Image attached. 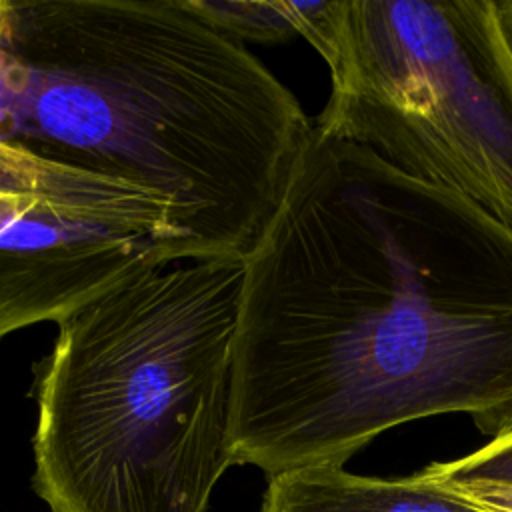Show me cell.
<instances>
[{"instance_id":"cell-1","label":"cell","mask_w":512,"mask_h":512,"mask_svg":"<svg viewBox=\"0 0 512 512\" xmlns=\"http://www.w3.org/2000/svg\"><path fill=\"white\" fill-rule=\"evenodd\" d=\"M442 414L512 432V228L312 120L244 256L232 460L344 466Z\"/></svg>"},{"instance_id":"cell-2","label":"cell","mask_w":512,"mask_h":512,"mask_svg":"<svg viewBox=\"0 0 512 512\" xmlns=\"http://www.w3.org/2000/svg\"><path fill=\"white\" fill-rule=\"evenodd\" d=\"M2 142L168 206L190 258H244L312 132L190 0H6Z\"/></svg>"},{"instance_id":"cell-3","label":"cell","mask_w":512,"mask_h":512,"mask_svg":"<svg viewBox=\"0 0 512 512\" xmlns=\"http://www.w3.org/2000/svg\"><path fill=\"white\" fill-rule=\"evenodd\" d=\"M244 258L136 274L58 322L38 366L34 488L50 512H206L232 460Z\"/></svg>"},{"instance_id":"cell-4","label":"cell","mask_w":512,"mask_h":512,"mask_svg":"<svg viewBox=\"0 0 512 512\" xmlns=\"http://www.w3.org/2000/svg\"><path fill=\"white\" fill-rule=\"evenodd\" d=\"M306 40L332 82L314 128L512 228V54L492 0H326Z\"/></svg>"},{"instance_id":"cell-5","label":"cell","mask_w":512,"mask_h":512,"mask_svg":"<svg viewBox=\"0 0 512 512\" xmlns=\"http://www.w3.org/2000/svg\"><path fill=\"white\" fill-rule=\"evenodd\" d=\"M164 264L166 252L154 240L68 256L0 250V338L36 322H60L112 286Z\"/></svg>"},{"instance_id":"cell-6","label":"cell","mask_w":512,"mask_h":512,"mask_svg":"<svg viewBox=\"0 0 512 512\" xmlns=\"http://www.w3.org/2000/svg\"><path fill=\"white\" fill-rule=\"evenodd\" d=\"M0 194L40 198L84 218L152 234L180 260L190 258L186 244L170 224L168 206L158 196L46 160L8 142H0Z\"/></svg>"},{"instance_id":"cell-7","label":"cell","mask_w":512,"mask_h":512,"mask_svg":"<svg viewBox=\"0 0 512 512\" xmlns=\"http://www.w3.org/2000/svg\"><path fill=\"white\" fill-rule=\"evenodd\" d=\"M260 512H486L422 470L374 478L344 466L302 468L268 478Z\"/></svg>"},{"instance_id":"cell-8","label":"cell","mask_w":512,"mask_h":512,"mask_svg":"<svg viewBox=\"0 0 512 512\" xmlns=\"http://www.w3.org/2000/svg\"><path fill=\"white\" fill-rule=\"evenodd\" d=\"M208 22L222 32L248 42L278 44L312 32L322 8L320 2H254V0H190Z\"/></svg>"},{"instance_id":"cell-9","label":"cell","mask_w":512,"mask_h":512,"mask_svg":"<svg viewBox=\"0 0 512 512\" xmlns=\"http://www.w3.org/2000/svg\"><path fill=\"white\" fill-rule=\"evenodd\" d=\"M444 486L474 482H512V432L492 438L486 446L450 460L434 462L422 470Z\"/></svg>"},{"instance_id":"cell-10","label":"cell","mask_w":512,"mask_h":512,"mask_svg":"<svg viewBox=\"0 0 512 512\" xmlns=\"http://www.w3.org/2000/svg\"><path fill=\"white\" fill-rule=\"evenodd\" d=\"M446 488L486 512H512V482H474Z\"/></svg>"},{"instance_id":"cell-11","label":"cell","mask_w":512,"mask_h":512,"mask_svg":"<svg viewBox=\"0 0 512 512\" xmlns=\"http://www.w3.org/2000/svg\"><path fill=\"white\" fill-rule=\"evenodd\" d=\"M492 8L506 48L512 54V0H492Z\"/></svg>"},{"instance_id":"cell-12","label":"cell","mask_w":512,"mask_h":512,"mask_svg":"<svg viewBox=\"0 0 512 512\" xmlns=\"http://www.w3.org/2000/svg\"><path fill=\"white\" fill-rule=\"evenodd\" d=\"M4 26H6V0H0V142L4 126V94H2V70H4Z\"/></svg>"}]
</instances>
